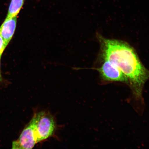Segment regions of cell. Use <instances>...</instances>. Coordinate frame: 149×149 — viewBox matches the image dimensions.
<instances>
[{
    "mask_svg": "<svg viewBox=\"0 0 149 149\" xmlns=\"http://www.w3.org/2000/svg\"><path fill=\"white\" fill-rule=\"evenodd\" d=\"M0 59H1V58H0ZM1 72H0V81H1Z\"/></svg>",
    "mask_w": 149,
    "mask_h": 149,
    "instance_id": "obj_8",
    "label": "cell"
},
{
    "mask_svg": "<svg viewBox=\"0 0 149 149\" xmlns=\"http://www.w3.org/2000/svg\"><path fill=\"white\" fill-rule=\"evenodd\" d=\"M101 57L114 64L126 76L133 95L137 100H143L144 86L149 79V70L140 60L133 48L122 40L105 38L98 34Z\"/></svg>",
    "mask_w": 149,
    "mask_h": 149,
    "instance_id": "obj_1",
    "label": "cell"
},
{
    "mask_svg": "<svg viewBox=\"0 0 149 149\" xmlns=\"http://www.w3.org/2000/svg\"><path fill=\"white\" fill-rule=\"evenodd\" d=\"M39 142L35 128L34 118H33L22 132L19 138L12 143L13 149H32Z\"/></svg>",
    "mask_w": 149,
    "mask_h": 149,
    "instance_id": "obj_4",
    "label": "cell"
},
{
    "mask_svg": "<svg viewBox=\"0 0 149 149\" xmlns=\"http://www.w3.org/2000/svg\"><path fill=\"white\" fill-rule=\"evenodd\" d=\"M24 0H12L6 18L17 16L24 4Z\"/></svg>",
    "mask_w": 149,
    "mask_h": 149,
    "instance_id": "obj_6",
    "label": "cell"
},
{
    "mask_svg": "<svg viewBox=\"0 0 149 149\" xmlns=\"http://www.w3.org/2000/svg\"><path fill=\"white\" fill-rule=\"evenodd\" d=\"M17 16L6 18L0 27V35L4 41L5 45H8L15 30Z\"/></svg>",
    "mask_w": 149,
    "mask_h": 149,
    "instance_id": "obj_5",
    "label": "cell"
},
{
    "mask_svg": "<svg viewBox=\"0 0 149 149\" xmlns=\"http://www.w3.org/2000/svg\"><path fill=\"white\" fill-rule=\"evenodd\" d=\"M6 47V46L5 45L4 41L0 35V58H1L2 54Z\"/></svg>",
    "mask_w": 149,
    "mask_h": 149,
    "instance_id": "obj_7",
    "label": "cell"
},
{
    "mask_svg": "<svg viewBox=\"0 0 149 149\" xmlns=\"http://www.w3.org/2000/svg\"><path fill=\"white\" fill-rule=\"evenodd\" d=\"M39 142L49 138L53 135L55 129V123L52 115L42 111L36 113L33 116Z\"/></svg>",
    "mask_w": 149,
    "mask_h": 149,
    "instance_id": "obj_2",
    "label": "cell"
},
{
    "mask_svg": "<svg viewBox=\"0 0 149 149\" xmlns=\"http://www.w3.org/2000/svg\"><path fill=\"white\" fill-rule=\"evenodd\" d=\"M99 73L101 81L105 83L119 82L128 85L127 78L116 65L108 60H103L100 68H94Z\"/></svg>",
    "mask_w": 149,
    "mask_h": 149,
    "instance_id": "obj_3",
    "label": "cell"
}]
</instances>
